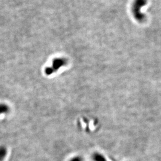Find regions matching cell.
<instances>
[{"label": "cell", "instance_id": "obj_6", "mask_svg": "<svg viewBox=\"0 0 161 161\" xmlns=\"http://www.w3.org/2000/svg\"><path fill=\"white\" fill-rule=\"evenodd\" d=\"M70 161H83V159L82 157H76L71 159Z\"/></svg>", "mask_w": 161, "mask_h": 161}, {"label": "cell", "instance_id": "obj_2", "mask_svg": "<svg viewBox=\"0 0 161 161\" xmlns=\"http://www.w3.org/2000/svg\"><path fill=\"white\" fill-rule=\"evenodd\" d=\"M66 60L63 59H56L53 61L52 66L46 68L45 72L47 75H51L55 72L57 71L60 68L64 66L66 64Z\"/></svg>", "mask_w": 161, "mask_h": 161}, {"label": "cell", "instance_id": "obj_1", "mask_svg": "<svg viewBox=\"0 0 161 161\" xmlns=\"http://www.w3.org/2000/svg\"><path fill=\"white\" fill-rule=\"evenodd\" d=\"M147 3V0H135L133 5V13L135 18L139 22H143L146 15L141 12V9Z\"/></svg>", "mask_w": 161, "mask_h": 161}, {"label": "cell", "instance_id": "obj_3", "mask_svg": "<svg viewBox=\"0 0 161 161\" xmlns=\"http://www.w3.org/2000/svg\"><path fill=\"white\" fill-rule=\"evenodd\" d=\"M7 155V149L4 146H0V161H2Z\"/></svg>", "mask_w": 161, "mask_h": 161}, {"label": "cell", "instance_id": "obj_4", "mask_svg": "<svg viewBox=\"0 0 161 161\" xmlns=\"http://www.w3.org/2000/svg\"><path fill=\"white\" fill-rule=\"evenodd\" d=\"M9 110V108L7 105L4 104H0V115L7 114Z\"/></svg>", "mask_w": 161, "mask_h": 161}, {"label": "cell", "instance_id": "obj_5", "mask_svg": "<svg viewBox=\"0 0 161 161\" xmlns=\"http://www.w3.org/2000/svg\"><path fill=\"white\" fill-rule=\"evenodd\" d=\"M93 160L94 161H107L103 155L96 153L93 155Z\"/></svg>", "mask_w": 161, "mask_h": 161}]
</instances>
